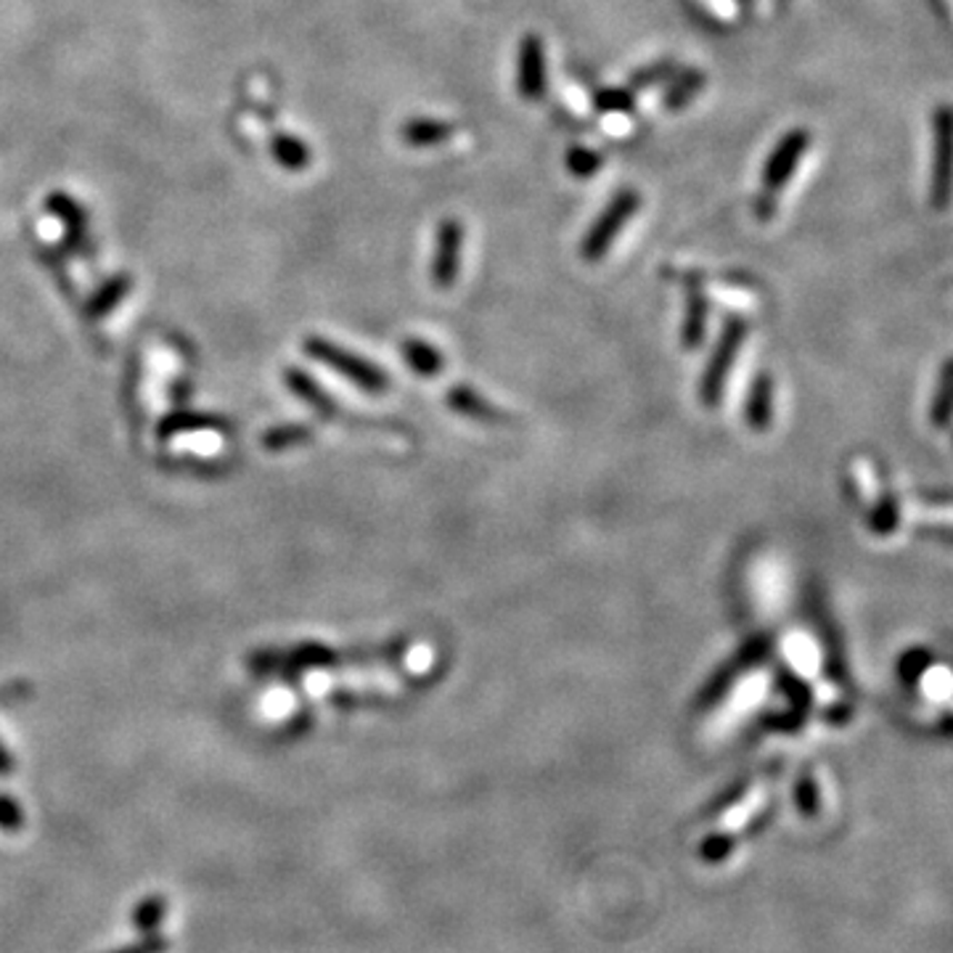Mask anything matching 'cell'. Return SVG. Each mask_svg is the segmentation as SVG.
Listing matches in <instances>:
<instances>
[{
    "label": "cell",
    "mask_w": 953,
    "mask_h": 953,
    "mask_svg": "<svg viewBox=\"0 0 953 953\" xmlns=\"http://www.w3.org/2000/svg\"><path fill=\"white\" fill-rule=\"evenodd\" d=\"M641 207V197L633 189L620 191L618 197L612 199L610 204L604 207L602 215L596 218V223L589 228V233H585L583 247H580V252H583L585 262H599L604 260V254L610 252L612 241L620 237V231H623L628 220H631L635 212H639Z\"/></svg>",
    "instance_id": "cell-1"
},
{
    "label": "cell",
    "mask_w": 953,
    "mask_h": 953,
    "mask_svg": "<svg viewBox=\"0 0 953 953\" xmlns=\"http://www.w3.org/2000/svg\"><path fill=\"white\" fill-rule=\"evenodd\" d=\"M807 143H811V136H807L805 130H792V133H786L782 141L776 143V149L771 151L769 162H765L763 168V193L761 204H758V215L761 218H771L773 197H776L779 189L786 185V181L792 178L800 157L805 154Z\"/></svg>",
    "instance_id": "cell-2"
},
{
    "label": "cell",
    "mask_w": 953,
    "mask_h": 953,
    "mask_svg": "<svg viewBox=\"0 0 953 953\" xmlns=\"http://www.w3.org/2000/svg\"><path fill=\"white\" fill-rule=\"evenodd\" d=\"M744 337H748V323H744L742 318H731V321L726 323V329H723L721 342H718V348L713 352V361L708 363V371H704V377H702L700 395H702V403L708 405V409H715V405L721 403L723 384H726V377H729L731 365H734V358H736L739 348L744 344Z\"/></svg>",
    "instance_id": "cell-3"
},
{
    "label": "cell",
    "mask_w": 953,
    "mask_h": 953,
    "mask_svg": "<svg viewBox=\"0 0 953 953\" xmlns=\"http://www.w3.org/2000/svg\"><path fill=\"white\" fill-rule=\"evenodd\" d=\"M310 355H315L318 361H323L327 365H331L334 371H340L350 379L352 384H358L365 392H387L390 390V377L384 374L382 369H377L374 363L363 361V358L352 355V352L337 348V344H331L327 340H310L308 344Z\"/></svg>",
    "instance_id": "cell-4"
},
{
    "label": "cell",
    "mask_w": 953,
    "mask_h": 953,
    "mask_svg": "<svg viewBox=\"0 0 953 953\" xmlns=\"http://www.w3.org/2000/svg\"><path fill=\"white\" fill-rule=\"evenodd\" d=\"M769 649H771V641L763 639V635H758V639H752L748 646L739 649V652L734 654V660L726 662V665H723L713 675V679H710V683L704 686V692L700 694L696 704H700V708H713L715 702H721V696L726 694L731 686H734L739 675L748 673L750 668H755L758 662H761L765 654H769Z\"/></svg>",
    "instance_id": "cell-5"
},
{
    "label": "cell",
    "mask_w": 953,
    "mask_h": 953,
    "mask_svg": "<svg viewBox=\"0 0 953 953\" xmlns=\"http://www.w3.org/2000/svg\"><path fill=\"white\" fill-rule=\"evenodd\" d=\"M461 244H464V228L455 218H448L438 225V244L432 260V284L438 289H451L455 284L461 265Z\"/></svg>",
    "instance_id": "cell-6"
},
{
    "label": "cell",
    "mask_w": 953,
    "mask_h": 953,
    "mask_svg": "<svg viewBox=\"0 0 953 953\" xmlns=\"http://www.w3.org/2000/svg\"><path fill=\"white\" fill-rule=\"evenodd\" d=\"M516 88L528 101H538L545 93V53L538 34H524L520 46V69H516Z\"/></svg>",
    "instance_id": "cell-7"
},
{
    "label": "cell",
    "mask_w": 953,
    "mask_h": 953,
    "mask_svg": "<svg viewBox=\"0 0 953 953\" xmlns=\"http://www.w3.org/2000/svg\"><path fill=\"white\" fill-rule=\"evenodd\" d=\"M448 405H451L455 413H461V417L480 421V424H506V421L511 419L506 411L495 409L490 400H485L480 395V392L472 390V387H467V384L453 387V390L448 392Z\"/></svg>",
    "instance_id": "cell-8"
},
{
    "label": "cell",
    "mask_w": 953,
    "mask_h": 953,
    "mask_svg": "<svg viewBox=\"0 0 953 953\" xmlns=\"http://www.w3.org/2000/svg\"><path fill=\"white\" fill-rule=\"evenodd\" d=\"M400 136H403V141L413 149H427L448 141V138L453 136V126L443 120H432V117H417V120L405 122Z\"/></svg>",
    "instance_id": "cell-9"
},
{
    "label": "cell",
    "mask_w": 953,
    "mask_h": 953,
    "mask_svg": "<svg viewBox=\"0 0 953 953\" xmlns=\"http://www.w3.org/2000/svg\"><path fill=\"white\" fill-rule=\"evenodd\" d=\"M744 417H748L750 430H755V432H765V430H769L771 417H773V382H771V374H758L755 384H752V390H750L748 411H744Z\"/></svg>",
    "instance_id": "cell-10"
},
{
    "label": "cell",
    "mask_w": 953,
    "mask_h": 953,
    "mask_svg": "<svg viewBox=\"0 0 953 953\" xmlns=\"http://www.w3.org/2000/svg\"><path fill=\"white\" fill-rule=\"evenodd\" d=\"M400 352H403L411 369L421 377H434L443 371V355H440L434 344L419 340V337H405V340L400 342Z\"/></svg>",
    "instance_id": "cell-11"
},
{
    "label": "cell",
    "mask_w": 953,
    "mask_h": 953,
    "mask_svg": "<svg viewBox=\"0 0 953 953\" xmlns=\"http://www.w3.org/2000/svg\"><path fill=\"white\" fill-rule=\"evenodd\" d=\"M704 327H708V300L700 289H689V305H686V323H683V348L696 350L704 340Z\"/></svg>",
    "instance_id": "cell-12"
},
{
    "label": "cell",
    "mask_w": 953,
    "mask_h": 953,
    "mask_svg": "<svg viewBox=\"0 0 953 953\" xmlns=\"http://www.w3.org/2000/svg\"><path fill=\"white\" fill-rule=\"evenodd\" d=\"M702 82H704V78L700 72H686L683 74V78L675 82L673 88H670L668 91V96H665V107L668 109H681V107H686L689 101L694 99L696 93L702 91Z\"/></svg>",
    "instance_id": "cell-13"
},
{
    "label": "cell",
    "mask_w": 953,
    "mask_h": 953,
    "mask_svg": "<svg viewBox=\"0 0 953 953\" xmlns=\"http://www.w3.org/2000/svg\"><path fill=\"white\" fill-rule=\"evenodd\" d=\"M599 164H602V157L593 154L591 149H583V147H575L568 157V168H570L572 175H578V178L593 175V172L599 170Z\"/></svg>",
    "instance_id": "cell-14"
},
{
    "label": "cell",
    "mask_w": 953,
    "mask_h": 953,
    "mask_svg": "<svg viewBox=\"0 0 953 953\" xmlns=\"http://www.w3.org/2000/svg\"><path fill=\"white\" fill-rule=\"evenodd\" d=\"M596 107L602 112H631L633 109V93L631 91H599L596 93Z\"/></svg>",
    "instance_id": "cell-15"
},
{
    "label": "cell",
    "mask_w": 953,
    "mask_h": 953,
    "mask_svg": "<svg viewBox=\"0 0 953 953\" xmlns=\"http://www.w3.org/2000/svg\"><path fill=\"white\" fill-rule=\"evenodd\" d=\"M670 74H673V64H660V67H649V69H644V72H639V74H635V78H633V86H639V88L654 86V82L665 80V78H670Z\"/></svg>",
    "instance_id": "cell-16"
},
{
    "label": "cell",
    "mask_w": 953,
    "mask_h": 953,
    "mask_svg": "<svg viewBox=\"0 0 953 953\" xmlns=\"http://www.w3.org/2000/svg\"><path fill=\"white\" fill-rule=\"evenodd\" d=\"M800 794H803V811H807V813H813L816 811V792H813V782L811 779H803V782H800Z\"/></svg>",
    "instance_id": "cell-17"
}]
</instances>
